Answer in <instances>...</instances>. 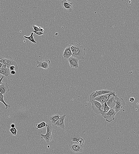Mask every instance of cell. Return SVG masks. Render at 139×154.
Listing matches in <instances>:
<instances>
[{
	"label": "cell",
	"instance_id": "7402d4cb",
	"mask_svg": "<svg viewBox=\"0 0 139 154\" xmlns=\"http://www.w3.org/2000/svg\"><path fill=\"white\" fill-rule=\"evenodd\" d=\"M72 141H75L77 142L78 143L81 144H83L84 142V139L81 137L78 138V139H76V138L74 139Z\"/></svg>",
	"mask_w": 139,
	"mask_h": 154
},
{
	"label": "cell",
	"instance_id": "5b68a950",
	"mask_svg": "<svg viewBox=\"0 0 139 154\" xmlns=\"http://www.w3.org/2000/svg\"><path fill=\"white\" fill-rule=\"evenodd\" d=\"M91 103L94 112L98 114H101L103 112L104 104H102L99 102L95 100L93 101Z\"/></svg>",
	"mask_w": 139,
	"mask_h": 154
},
{
	"label": "cell",
	"instance_id": "277c9868",
	"mask_svg": "<svg viewBox=\"0 0 139 154\" xmlns=\"http://www.w3.org/2000/svg\"><path fill=\"white\" fill-rule=\"evenodd\" d=\"M69 148L73 152L79 153L83 152V144H79L75 141H72L70 145Z\"/></svg>",
	"mask_w": 139,
	"mask_h": 154
},
{
	"label": "cell",
	"instance_id": "2e32d148",
	"mask_svg": "<svg viewBox=\"0 0 139 154\" xmlns=\"http://www.w3.org/2000/svg\"><path fill=\"white\" fill-rule=\"evenodd\" d=\"M115 97L116 96H112L106 102L107 105L110 108L114 109L116 106V101L115 99Z\"/></svg>",
	"mask_w": 139,
	"mask_h": 154
},
{
	"label": "cell",
	"instance_id": "f1b7e54d",
	"mask_svg": "<svg viewBox=\"0 0 139 154\" xmlns=\"http://www.w3.org/2000/svg\"><path fill=\"white\" fill-rule=\"evenodd\" d=\"M16 70H13L10 71V74L12 75H14L16 74Z\"/></svg>",
	"mask_w": 139,
	"mask_h": 154
},
{
	"label": "cell",
	"instance_id": "7c38bea8",
	"mask_svg": "<svg viewBox=\"0 0 139 154\" xmlns=\"http://www.w3.org/2000/svg\"><path fill=\"white\" fill-rule=\"evenodd\" d=\"M68 61L70 67L77 69L79 68L78 62L79 60L74 57L71 56L68 59Z\"/></svg>",
	"mask_w": 139,
	"mask_h": 154
},
{
	"label": "cell",
	"instance_id": "8fae6325",
	"mask_svg": "<svg viewBox=\"0 0 139 154\" xmlns=\"http://www.w3.org/2000/svg\"><path fill=\"white\" fill-rule=\"evenodd\" d=\"M50 63V61L48 59L41 61L40 62L38 61L37 62L38 64L37 67L43 68L44 69H49V66Z\"/></svg>",
	"mask_w": 139,
	"mask_h": 154
},
{
	"label": "cell",
	"instance_id": "83f0119b",
	"mask_svg": "<svg viewBox=\"0 0 139 154\" xmlns=\"http://www.w3.org/2000/svg\"><path fill=\"white\" fill-rule=\"evenodd\" d=\"M135 101V98L134 97H130L129 99V101L130 102L133 103Z\"/></svg>",
	"mask_w": 139,
	"mask_h": 154
},
{
	"label": "cell",
	"instance_id": "4316f807",
	"mask_svg": "<svg viewBox=\"0 0 139 154\" xmlns=\"http://www.w3.org/2000/svg\"><path fill=\"white\" fill-rule=\"evenodd\" d=\"M42 127V128L45 127H47L48 126V124H46V123L45 122H42V123H40Z\"/></svg>",
	"mask_w": 139,
	"mask_h": 154
},
{
	"label": "cell",
	"instance_id": "603a6c76",
	"mask_svg": "<svg viewBox=\"0 0 139 154\" xmlns=\"http://www.w3.org/2000/svg\"><path fill=\"white\" fill-rule=\"evenodd\" d=\"M9 131L11 133L13 136H16L17 135V131L16 128H11L9 129Z\"/></svg>",
	"mask_w": 139,
	"mask_h": 154
},
{
	"label": "cell",
	"instance_id": "8992f818",
	"mask_svg": "<svg viewBox=\"0 0 139 154\" xmlns=\"http://www.w3.org/2000/svg\"><path fill=\"white\" fill-rule=\"evenodd\" d=\"M115 92L113 91L108 90H102L96 91L92 93L89 96V102L91 103L96 97L102 95Z\"/></svg>",
	"mask_w": 139,
	"mask_h": 154
},
{
	"label": "cell",
	"instance_id": "9c48e42d",
	"mask_svg": "<svg viewBox=\"0 0 139 154\" xmlns=\"http://www.w3.org/2000/svg\"><path fill=\"white\" fill-rule=\"evenodd\" d=\"M60 5L66 12L68 13L72 12L73 3L68 1L66 0H61L60 1Z\"/></svg>",
	"mask_w": 139,
	"mask_h": 154
},
{
	"label": "cell",
	"instance_id": "52a82bcc",
	"mask_svg": "<svg viewBox=\"0 0 139 154\" xmlns=\"http://www.w3.org/2000/svg\"><path fill=\"white\" fill-rule=\"evenodd\" d=\"M113 96H117L115 92L101 95L96 97L94 100L99 102L102 104H104V103L107 102L109 98Z\"/></svg>",
	"mask_w": 139,
	"mask_h": 154
},
{
	"label": "cell",
	"instance_id": "ac0fdd59",
	"mask_svg": "<svg viewBox=\"0 0 139 154\" xmlns=\"http://www.w3.org/2000/svg\"><path fill=\"white\" fill-rule=\"evenodd\" d=\"M10 74V71L9 69H0V74L6 77L9 76Z\"/></svg>",
	"mask_w": 139,
	"mask_h": 154
},
{
	"label": "cell",
	"instance_id": "4dcf8cb0",
	"mask_svg": "<svg viewBox=\"0 0 139 154\" xmlns=\"http://www.w3.org/2000/svg\"><path fill=\"white\" fill-rule=\"evenodd\" d=\"M39 28L40 32H41L42 33H43V32L44 31V29H43V28L41 27H39Z\"/></svg>",
	"mask_w": 139,
	"mask_h": 154
},
{
	"label": "cell",
	"instance_id": "836d02e7",
	"mask_svg": "<svg viewBox=\"0 0 139 154\" xmlns=\"http://www.w3.org/2000/svg\"><path fill=\"white\" fill-rule=\"evenodd\" d=\"M48 148H49V145H48Z\"/></svg>",
	"mask_w": 139,
	"mask_h": 154
},
{
	"label": "cell",
	"instance_id": "ba28073f",
	"mask_svg": "<svg viewBox=\"0 0 139 154\" xmlns=\"http://www.w3.org/2000/svg\"><path fill=\"white\" fill-rule=\"evenodd\" d=\"M116 114L114 109L110 108V110L108 112L101 115L105 119L107 122L110 123L115 120V117Z\"/></svg>",
	"mask_w": 139,
	"mask_h": 154
},
{
	"label": "cell",
	"instance_id": "6da1fadb",
	"mask_svg": "<svg viewBox=\"0 0 139 154\" xmlns=\"http://www.w3.org/2000/svg\"><path fill=\"white\" fill-rule=\"evenodd\" d=\"M70 45L72 53V56L79 60L84 59V57L86 54V49L84 48L79 43H71Z\"/></svg>",
	"mask_w": 139,
	"mask_h": 154
},
{
	"label": "cell",
	"instance_id": "ffe728a7",
	"mask_svg": "<svg viewBox=\"0 0 139 154\" xmlns=\"http://www.w3.org/2000/svg\"><path fill=\"white\" fill-rule=\"evenodd\" d=\"M33 35L34 32H32L30 36L28 37V36H24V38L26 39L29 40V41H30V42H31L33 43H37V42L35 41V40H34Z\"/></svg>",
	"mask_w": 139,
	"mask_h": 154
},
{
	"label": "cell",
	"instance_id": "9a60e30c",
	"mask_svg": "<svg viewBox=\"0 0 139 154\" xmlns=\"http://www.w3.org/2000/svg\"><path fill=\"white\" fill-rule=\"evenodd\" d=\"M72 52L70 44L68 46L64 51L63 56L64 58L66 59H68L70 57L72 56Z\"/></svg>",
	"mask_w": 139,
	"mask_h": 154
},
{
	"label": "cell",
	"instance_id": "f546056e",
	"mask_svg": "<svg viewBox=\"0 0 139 154\" xmlns=\"http://www.w3.org/2000/svg\"><path fill=\"white\" fill-rule=\"evenodd\" d=\"M4 76H2L0 79V85L1 84H3V83H2V81H3V78H4Z\"/></svg>",
	"mask_w": 139,
	"mask_h": 154
},
{
	"label": "cell",
	"instance_id": "7a4b0ae2",
	"mask_svg": "<svg viewBox=\"0 0 139 154\" xmlns=\"http://www.w3.org/2000/svg\"><path fill=\"white\" fill-rule=\"evenodd\" d=\"M48 126L47 127V133L45 135L40 134V136L41 138L44 139L47 143H49L53 139V136L52 135V132L53 130V127L52 124L48 123Z\"/></svg>",
	"mask_w": 139,
	"mask_h": 154
},
{
	"label": "cell",
	"instance_id": "3957f363",
	"mask_svg": "<svg viewBox=\"0 0 139 154\" xmlns=\"http://www.w3.org/2000/svg\"><path fill=\"white\" fill-rule=\"evenodd\" d=\"M115 99L116 100V104L114 108V110L116 113L119 111H124L126 104L125 101L123 98H119L117 96L115 97Z\"/></svg>",
	"mask_w": 139,
	"mask_h": 154
},
{
	"label": "cell",
	"instance_id": "30bf717a",
	"mask_svg": "<svg viewBox=\"0 0 139 154\" xmlns=\"http://www.w3.org/2000/svg\"><path fill=\"white\" fill-rule=\"evenodd\" d=\"M0 60L3 61V63L6 65L8 69H9L10 66L17 65V63L13 60V59L10 56H7L5 57H4L0 56Z\"/></svg>",
	"mask_w": 139,
	"mask_h": 154
},
{
	"label": "cell",
	"instance_id": "d6a6232c",
	"mask_svg": "<svg viewBox=\"0 0 139 154\" xmlns=\"http://www.w3.org/2000/svg\"><path fill=\"white\" fill-rule=\"evenodd\" d=\"M58 35V33H55V36H57Z\"/></svg>",
	"mask_w": 139,
	"mask_h": 154
},
{
	"label": "cell",
	"instance_id": "d4e9b609",
	"mask_svg": "<svg viewBox=\"0 0 139 154\" xmlns=\"http://www.w3.org/2000/svg\"><path fill=\"white\" fill-rule=\"evenodd\" d=\"M32 31L33 32L35 33L36 35H39V36H41V35H43V33H42L40 31H36L34 30H33Z\"/></svg>",
	"mask_w": 139,
	"mask_h": 154
},
{
	"label": "cell",
	"instance_id": "cb8c5ba5",
	"mask_svg": "<svg viewBox=\"0 0 139 154\" xmlns=\"http://www.w3.org/2000/svg\"><path fill=\"white\" fill-rule=\"evenodd\" d=\"M32 27L33 28L34 31H40L39 27L38 26H37L33 24L32 26Z\"/></svg>",
	"mask_w": 139,
	"mask_h": 154
},
{
	"label": "cell",
	"instance_id": "484cf974",
	"mask_svg": "<svg viewBox=\"0 0 139 154\" xmlns=\"http://www.w3.org/2000/svg\"><path fill=\"white\" fill-rule=\"evenodd\" d=\"M36 129L38 130L39 129H41L42 128V127L40 123H39V124H36Z\"/></svg>",
	"mask_w": 139,
	"mask_h": 154
},
{
	"label": "cell",
	"instance_id": "1f68e13d",
	"mask_svg": "<svg viewBox=\"0 0 139 154\" xmlns=\"http://www.w3.org/2000/svg\"><path fill=\"white\" fill-rule=\"evenodd\" d=\"M10 127H11V128H14L15 127V124H14V123H12L10 125Z\"/></svg>",
	"mask_w": 139,
	"mask_h": 154
},
{
	"label": "cell",
	"instance_id": "44dd1931",
	"mask_svg": "<svg viewBox=\"0 0 139 154\" xmlns=\"http://www.w3.org/2000/svg\"><path fill=\"white\" fill-rule=\"evenodd\" d=\"M110 108L108 106V105H107L106 102H105L104 103V108L103 112L101 115L103 114L108 112L110 110Z\"/></svg>",
	"mask_w": 139,
	"mask_h": 154
},
{
	"label": "cell",
	"instance_id": "e0dca14e",
	"mask_svg": "<svg viewBox=\"0 0 139 154\" xmlns=\"http://www.w3.org/2000/svg\"><path fill=\"white\" fill-rule=\"evenodd\" d=\"M60 116L58 114H56L50 117L49 118V120L52 124H55L59 119Z\"/></svg>",
	"mask_w": 139,
	"mask_h": 154
},
{
	"label": "cell",
	"instance_id": "4fadbf2b",
	"mask_svg": "<svg viewBox=\"0 0 139 154\" xmlns=\"http://www.w3.org/2000/svg\"><path fill=\"white\" fill-rule=\"evenodd\" d=\"M66 116V114H64L60 116L59 119L54 124V125L57 126L59 128L64 129L65 126L64 123V120Z\"/></svg>",
	"mask_w": 139,
	"mask_h": 154
},
{
	"label": "cell",
	"instance_id": "5bb4252c",
	"mask_svg": "<svg viewBox=\"0 0 139 154\" xmlns=\"http://www.w3.org/2000/svg\"><path fill=\"white\" fill-rule=\"evenodd\" d=\"M9 86L7 83H3L0 85V93L3 95L6 94L10 91Z\"/></svg>",
	"mask_w": 139,
	"mask_h": 154
},
{
	"label": "cell",
	"instance_id": "d6986e66",
	"mask_svg": "<svg viewBox=\"0 0 139 154\" xmlns=\"http://www.w3.org/2000/svg\"><path fill=\"white\" fill-rule=\"evenodd\" d=\"M4 96L3 95L0 93V102L3 103L5 106V109H7L8 108H10L11 107L10 105L8 104L5 103L4 100Z\"/></svg>",
	"mask_w": 139,
	"mask_h": 154
}]
</instances>
